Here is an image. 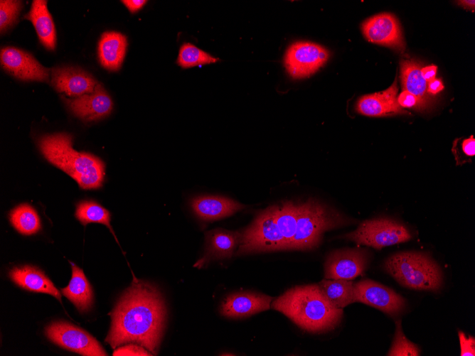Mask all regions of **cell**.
<instances>
[{
	"instance_id": "cell-1",
	"label": "cell",
	"mask_w": 475,
	"mask_h": 356,
	"mask_svg": "<svg viewBox=\"0 0 475 356\" xmlns=\"http://www.w3.org/2000/svg\"><path fill=\"white\" fill-rule=\"evenodd\" d=\"M166 320L164 301L158 289L134 276V281L112 313L106 338L113 349L124 344L139 345L157 354Z\"/></svg>"
},
{
	"instance_id": "cell-2",
	"label": "cell",
	"mask_w": 475,
	"mask_h": 356,
	"mask_svg": "<svg viewBox=\"0 0 475 356\" xmlns=\"http://www.w3.org/2000/svg\"><path fill=\"white\" fill-rule=\"evenodd\" d=\"M301 202L284 201L260 212L241 232L235 255L288 250L297 227Z\"/></svg>"
},
{
	"instance_id": "cell-3",
	"label": "cell",
	"mask_w": 475,
	"mask_h": 356,
	"mask_svg": "<svg viewBox=\"0 0 475 356\" xmlns=\"http://www.w3.org/2000/svg\"><path fill=\"white\" fill-rule=\"evenodd\" d=\"M271 308L305 331L321 333L334 330L343 318L342 308L331 306L316 284L296 286L274 298Z\"/></svg>"
},
{
	"instance_id": "cell-4",
	"label": "cell",
	"mask_w": 475,
	"mask_h": 356,
	"mask_svg": "<svg viewBox=\"0 0 475 356\" xmlns=\"http://www.w3.org/2000/svg\"><path fill=\"white\" fill-rule=\"evenodd\" d=\"M73 136L66 132L45 134L37 139L38 147L51 164L73 178L84 190L102 187L105 165L97 156L73 147Z\"/></svg>"
},
{
	"instance_id": "cell-5",
	"label": "cell",
	"mask_w": 475,
	"mask_h": 356,
	"mask_svg": "<svg viewBox=\"0 0 475 356\" xmlns=\"http://www.w3.org/2000/svg\"><path fill=\"white\" fill-rule=\"evenodd\" d=\"M384 268L400 285L409 288L437 291L442 286L441 268L425 253H396L385 261Z\"/></svg>"
},
{
	"instance_id": "cell-6",
	"label": "cell",
	"mask_w": 475,
	"mask_h": 356,
	"mask_svg": "<svg viewBox=\"0 0 475 356\" xmlns=\"http://www.w3.org/2000/svg\"><path fill=\"white\" fill-rule=\"evenodd\" d=\"M350 220L335 209L310 198L301 202L296 232L288 250H310L320 244L326 231L343 226Z\"/></svg>"
},
{
	"instance_id": "cell-7",
	"label": "cell",
	"mask_w": 475,
	"mask_h": 356,
	"mask_svg": "<svg viewBox=\"0 0 475 356\" xmlns=\"http://www.w3.org/2000/svg\"><path fill=\"white\" fill-rule=\"evenodd\" d=\"M412 237L406 226L388 217L365 220L356 230L344 235L346 239L358 244L377 249L405 242Z\"/></svg>"
},
{
	"instance_id": "cell-8",
	"label": "cell",
	"mask_w": 475,
	"mask_h": 356,
	"mask_svg": "<svg viewBox=\"0 0 475 356\" xmlns=\"http://www.w3.org/2000/svg\"><path fill=\"white\" fill-rule=\"evenodd\" d=\"M47 338L58 346L85 356H106L97 340L87 331L65 321L53 322L45 330Z\"/></svg>"
},
{
	"instance_id": "cell-9",
	"label": "cell",
	"mask_w": 475,
	"mask_h": 356,
	"mask_svg": "<svg viewBox=\"0 0 475 356\" xmlns=\"http://www.w3.org/2000/svg\"><path fill=\"white\" fill-rule=\"evenodd\" d=\"M329 57V51L321 45L301 41L294 43L288 48L284 61L290 76L301 79L316 72Z\"/></svg>"
},
{
	"instance_id": "cell-10",
	"label": "cell",
	"mask_w": 475,
	"mask_h": 356,
	"mask_svg": "<svg viewBox=\"0 0 475 356\" xmlns=\"http://www.w3.org/2000/svg\"><path fill=\"white\" fill-rule=\"evenodd\" d=\"M1 65L9 75L21 81L48 82L50 69L42 65L30 53L11 46L3 47Z\"/></svg>"
},
{
	"instance_id": "cell-11",
	"label": "cell",
	"mask_w": 475,
	"mask_h": 356,
	"mask_svg": "<svg viewBox=\"0 0 475 356\" xmlns=\"http://www.w3.org/2000/svg\"><path fill=\"white\" fill-rule=\"evenodd\" d=\"M355 301L397 316L406 307V301L393 289L371 279L354 283Z\"/></svg>"
},
{
	"instance_id": "cell-12",
	"label": "cell",
	"mask_w": 475,
	"mask_h": 356,
	"mask_svg": "<svg viewBox=\"0 0 475 356\" xmlns=\"http://www.w3.org/2000/svg\"><path fill=\"white\" fill-rule=\"evenodd\" d=\"M50 83L58 92L73 97L92 93L100 84L84 69L72 65L50 68Z\"/></svg>"
},
{
	"instance_id": "cell-13",
	"label": "cell",
	"mask_w": 475,
	"mask_h": 356,
	"mask_svg": "<svg viewBox=\"0 0 475 356\" xmlns=\"http://www.w3.org/2000/svg\"><path fill=\"white\" fill-rule=\"evenodd\" d=\"M60 97L72 114L85 122L102 119L113 109V102L102 83L92 93L73 98L61 95Z\"/></svg>"
},
{
	"instance_id": "cell-14",
	"label": "cell",
	"mask_w": 475,
	"mask_h": 356,
	"mask_svg": "<svg viewBox=\"0 0 475 356\" xmlns=\"http://www.w3.org/2000/svg\"><path fill=\"white\" fill-rule=\"evenodd\" d=\"M368 264V257L363 249L336 250L326 259L324 276L328 279L352 280L364 271Z\"/></svg>"
},
{
	"instance_id": "cell-15",
	"label": "cell",
	"mask_w": 475,
	"mask_h": 356,
	"mask_svg": "<svg viewBox=\"0 0 475 356\" xmlns=\"http://www.w3.org/2000/svg\"><path fill=\"white\" fill-rule=\"evenodd\" d=\"M361 28L365 38L371 43L400 51L405 49L400 25L393 14L383 13L373 16L362 23Z\"/></svg>"
},
{
	"instance_id": "cell-16",
	"label": "cell",
	"mask_w": 475,
	"mask_h": 356,
	"mask_svg": "<svg viewBox=\"0 0 475 356\" xmlns=\"http://www.w3.org/2000/svg\"><path fill=\"white\" fill-rule=\"evenodd\" d=\"M274 298L252 291L231 293L221 303L220 313L230 318H242L267 311Z\"/></svg>"
},
{
	"instance_id": "cell-17",
	"label": "cell",
	"mask_w": 475,
	"mask_h": 356,
	"mask_svg": "<svg viewBox=\"0 0 475 356\" xmlns=\"http://www.w3.org/2000/svg\"><path fill=\"white\" fill-rule=\"evenodd\" d=\"M396 80L386 90L363 95L356 104L358 113L369 117H387L407 113L402 110L397 99Z\"/></svg>"
},
{
	"instance_id": "cell-18",
	"label": "cell",
	"mask_w": 475,
	"mask_h": 356,
	"mask_svg": "<svg viewBox=\"0 0 475 356\" xmlns=\"http://www.w3.org/2000/svg\"><path fill=\"white\" fill-rule=\"evenodd\" d=\"M241 232L216 228L206 233V252L197 262L202 266L211 259L230 258L240 242Z\"/></svg>"
},
{
	"instance_id": "cell-19",
	"label": "cell",
	"mask_w": 475,
	"mask_h": 356,
	"mask_svg": "<svg viewBox=\"0 0 475 356\" xmlns=\"http://www.w3.org/2000/svg\"><path fill=\"white\" fill-rule=\"evenodd\" d=\"M191 205L195 214L206 221L223 219L246 207L232 199L213 195L196 197L192 199Z\"/></svg>"
},
{
	"instance_id": "cell-20",
	"label": "cell",
	"mask_w": 475,
	"mask_h": 356,
	"mask_svg": "<svg viewBox=\"0 0 475 356\" xmlns=\"http://www.w3.org/2000/svg\"><path fill=\"white\" fill-rule=\"evenodd\" d=\"M127 45V38L124 34L117 31L104 32L97 46L100 65L109 71H118L123 63Z\"/></svg>"
},
{
	"instance_id": "cell-21",
	"label": "cell",
	"mask_w": 475,
	"mask_h": 356,
	"mask_svg": "<svg viewBox=\"0 0 475 356\" xmlns=\"http://www.w3.org/2000/svg\"><path fill=\"white\" fill-rule=\"evenodd\" d=\"M47 2L46 0H33L23 18L32 23L43 46L48 50H54L57 41L56 31Z\"/></svg>"
},
{
	"instance_id": "cell-22",
	"label": "cell",
	"mask_w": 475,
	"mask_h": 356,
	"mask_svg": "<svg viewBox=\"0 0 475 356\" xmlns=\"http://www.w3.org/2000/svg\"><path fill=\"white\" fill-rule=\"evenodd\" d=\"M11 280L20 287L33 292L52 295L61 302V295L49 278L40 269L24 265L9 272Z\"/></svg>"
},
{
	"instance_id": "cell-23",
	"label": "cell",
	"mask_w": 475,
	"mask_h": 356,
	"mask_svg": "<svg viewBox=\"0 0 475 356\" xmlns=\"http://www.w3.org/2000/svg\"><path fill=\"white\" fill-rule=\"evenodd\" d=\"M421 65L414 59H403L400 61V80L403 91L415 96L424 109L432 104V98L427 92V82L421 72Z\"/></svg>"
},
{
	"instance_id": "cell-24",
	"label": "cell",
	"mask_w": 475,
	"mask_h": 356,
	"mask_svg": "<svg viewBox=\"0 0 475 356\" xmlns=\"http://www.w3.org/2000/svg\"><path fill=\"white\" fill-rule=\"evenodd\" d=\"M72 267V277L69 284L61 288L62 293L67 297L80 313L90 310L93 302L92 287L86 279L83 271L74 263Z\"/></svg>"
},
{
	"instance_id": "cell-25",
	"label": "cell",
	"mask_w": 475,
	"mask_h": 356,
	"mask_svg": "<svg viewBox=\"0 0 475 356\" xmlns=\"http://www.w3.org/2000/svg\"><path fill=\"white\" fill-rule=\"evenodd\" d=\"M316 285L324 298L335 308H343L356 302L351 280L325 279Z\"/></svg>"
},
{
	"instance_id": "cell-26",
	"label": "cell",
	"mask_w": 475,
	"mask_h": 356,
	"mask_svg": "<svg viewBox=\"0 0 475 356\" xmlns=\"http://www.w3.org/2000/svg\"><path fill=\"white\" fill-rule=\"evenodd\" d=\"M9 219L14 228L24 235L35 234L41 229L37 212L28 204H21L13 209Z\"/></svg>"
},
{
	"instance_id": "cell-27",
	"label": "cell",
	"mask_w": 475,
	"mask_h": 356,
	"mask_svg": "<svg viewBox=\"0 0 475 356\" xmlns=\"http://www.w3.org/2000/svg\"><path fill=\"white\" fill-rule=\"evenodd\" d=\"M76 218L83 225L90 222H97L107 226L118 242L110 225L111 216L110 212L98 203L92 200H84L77 205Z\"/></svg>"
},
{
	"instance_id": "cell-28",
	"label": "cell",
	"mask_w": 475,
	"mask_h": 356,
	"mask_svg": "<svg viewBox=\"0 0 475 356\" xmlns=\"http://www.w3.org/2000/svg\"><path fill=\"white\" fill-rule=\"evenodd\" d=\"M218 60L190 43H183L179 50L177 64L182 68L214 63Z\"/></svg>"
},
{
	"instance_id": "cell-29",
	"label": "cell",
	"mask_w": 475,
	"mask_h": 356,
	"mask_svg": "<svg viewBox=\"0 0 475 356\" xmlns=\"http://www.w3.org/2000/svg\"><path fill=\"white\" fill-rule=\"evenodd\" d=\"M420 355V348L406 338L402 328L401 320H396L394 338L387 355L418 356Z\"/></svg>"
},
{
	"instance_id": "cell-30",
	"label": "cell",
	"mask_w": 475,
	"mask_h": 356,
	"mask_svg": "<svg viewBox=\"0 0 475 356\" xmlns=\"http://www.w3.org/2000/svg\"><path fill=\"white\" fill-rule=\"evenodd\" d=\"M22 9L23 2L21 1H0V31L1 34L17 23Z\"/></svg>"
},
{
	"instance_id": "cell-31",
	"label": "cell",
	"mask_w": 475,
	"mask_h": 356,
	"mask_svg": "<svg viewBox=\"0 0 475 356\" xmlns=\"http://www.w3.org/2000/svg\"><path fill=\"white\" fill-rule=\"evenodd\" d=\"M146 348L135 344L130 343L127 344L123 346H119L117 348H115L113 352V356H150L153 355L152 353Z\"/></svg>"
},
{
	"instance_id": "cell-32",
	"label": "cell",
	"mask_w": 475,
	"mask_h": 356,
	"mask_svg": "<svg viewBox=\"0 0 475 356\" xmlns=\"http://www.w3.org/2000/svg\"><path fill=\"white\" fill-rule=\"evenodd\" d=\"M461 356L475 355V340L472 336H467L463 331L459 330Z\"/></svg>"
},
{
	"instance_id": "cell-33",
	"label": "cell",
	"mask_w": 475,
	"mask_h": 356,
	"mask_svg": "<svg viewBox=\"0 0 475 356\" xmlns=\"http://www.w3.org/2000/svg\"><path fill=\"white\" fill-rule=\"evenodd\" d=\"M397 99L401 107L415 108L420 110H425L417 98L407 91H402Z\"/></svg>"
},
{
	"instance_id": "cell-34",
	"label": "cell",
	"mask_w": 475,
	"mask_h": 356,
	"mask_svg": "<svg viewBox=\"0 0 475 356\" xmlns=\"http://www.w3.org/2000/svg\"><path fill=\"white\" fill-rule=\"evenodd\" d=\"M122 2L132 14H134L142 9V7L146 4L147 1L124 0L122 1Z\"/></svg>"
},
{
	"instance_id": "cell-35",
	"label": "cell",
	"mask_w": 475,
	"mask_h": 356,
	"mask_svg": "<svg viewBox=\"0 0 475 356\" xmlns=\"http://www.w3.org/2000/svg\"><path fill=\"white\" fill-rule=\"evenodd\" d=\"M462 150L465 154L469 156L475 155V139L473 136L462 142Z\"/></svg>"
},
{
	"instance_id": "cell-36",
	"label": "cell",
	"mask_w": 475,
	"mask_h": 356,
	"mask_svg": "<svg viewBox=\"0 0 475 356\" xmlns=\"http://www.w3.org/2000/svg\"><path fill=\"white\" fill-rule=\"evenodd\" d=\"M422 75L427 84L435 79L437 74V67L434 65L427 66L421 70Z\"/></svg>"
},
{
	"instance_id": "cell-37",
	"label": "cell",
	"mask_w": 475,
	"mask_h": 356,
	"mask_svg": "<svg viewBox=\"0 0 475 356\" xmlns=\"http://www.w3.org/2000/svg\"><path fill=\"white\" fill-rule=\"evenodd\" d=\"M444 89L442 81L439 79H434L427 84V92L429 94H437Z\"/></svg>"
},
{
	"instance_id": "cell-38",
	"label": "cell",
	"mask_w": 475,
	"mask_h": 356,
	"mask_svg": "<svg viewBox=\"0 0 475 356\" xmlns=\"http://www.w3.org/2000/svg\"><path fill=\"white\" fill-rule=\"evenodd\" d=\"M459 4L464 8L474 9V1H460Z\"/></svg>"
}]
</instances>
